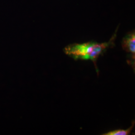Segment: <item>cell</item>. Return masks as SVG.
Listing matches in <instances>:
<instances>
[{"label":"cell","mask_w":135,"mask_h":135,"mask_svg":"<svg viewBox=\"0 0 135 135\" xmlns=\"http://www.w3.org/2000/svg\"><path fill=\"white\" fill-rule=\"evenodd\" d=\"M116 30L115 33L107 42L99 43L96 42L91 41L84 43H74L67 46L64 49V52L68 56L75 61L90 60L94 64L96 72L99 75V69L97 62L99 58L109 48H112L115 46V41L117 37Z\"/></svg>","instance_id":"obj_1"},{"label":"cell","mask_w":135,"mask_h":135,"mask_svg":"<svg viewBox=\"0 0 135 135\" xmlns=\"http://www.w3.org/2000/svg\"><path fill=\"white\" fill-rule=\"evenodd\" d=\"M123 50L128 54V64L135 70V32L133 31L128 33L123 38L122 41Z\"/></svg>","instance_id":"obj_2"},{"label":"cell","mask_w":135,"mask_h":135,"mask_svg":"<svg viewBox=\"0 0 135 135\" xmlns=\"http://www.w3.org/2000/svg\"><path fill=\"white\" fill-rule=\"evenodd\" d=\"M135 125V121H132V125L127 129H118L116 130L111 131L106 133L102 134L103 135H130Z\"/></svg>","instance_id":"obj_3"}]
</instances>
